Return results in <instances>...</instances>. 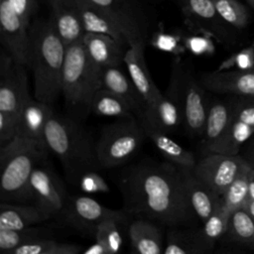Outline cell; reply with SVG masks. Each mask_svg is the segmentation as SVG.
<instances>
[{
  "label": "cell",
  "instance_id": "1",
  "mask_svg": "<svg viewBox=\"0 0 254 254\" xmlns=\"http://www.w3.org/2000/svg\"><path fill=\"white\" fill-rule=\"evenodd\" d=\"M118 187L129 215L169 227H191L198 220L189 202L182 171L170 162L131 166L120 174Z\"/></svg>",
  "mask_w": 254,
  "mask_h": 254
},
{
  "label": "cell",
  "instance_id": "2",
  "mask_svg": "<svg viewBox=\"0 0 254 254\" xmlns=\"http://www.w3.org/2000/svg\"><path fill=\"white\" fill-rule=\"evenodd\" d=\"M65 46L52 19H38L29 28V64L34 74V97L52 105L62 92Z\"/></svg>",
  "mask_w": 254,
  "mask_h": 254
},
{
  "label": "cell",
  "instance_id": "3",
  "mask_svg": "<svg viewBox=\"0 0 254 254\" xmlns=\"http://www.w3.org/2000/svg\"><path fill=\"white\" fill-rule=\"evenodd\" d=\"M45 139L49 151L62 163L70 184L78 185L83 174L101 169L97 158V141L72 117L54 112L47 122Z\"/></svg>",
  "mask_w": 254,
  "mask_h": 254
},
{
  "label": "cell",
  "instance_id": "4",
  "mask_svg": "<svg viewBox=\"0 0 254 254\" xmlns=\"http://www.w3.org/2000/svg\"><path fill=\"white\" fill-rule=\"evenodd\" d=\"M49 150L16 136L0 147V198L2 201L33 200L31 176L47 158Z\"/></svg>",
  "mask_w": 254,
  "mask_h": 254
},
{
  "label": "cell",
  "instance_id": "5",
  "mask_svg": "<svg viewBox=\"0 0 254 254\" xmlns=\"http://www.w3.org/2000/svg\"><path fill=\"white\" fill-rule=\"evenodd\" d=\"M101 88V68L89 58L82 39L65 47L62 93L68 116L81 122L90 113L94 93Z\"/></svg>",
  "mask_w": 254,
  "mask_h": 254
},
{
  "label": "cell",
  "instance_id": "6",
  "mask_svg": "<svg viewBox=\"0 0 254 254\" xmlns=\"http://www.w3.org/2000/svg\"><path fill=\"white\" fill-rule=\"evenodd\" d=\"M145 131L133 116L102 128L97 140V158L101 169L117 167L129 161L140 149Z\"/></svg>",
  "mask_w": 254,
  "mask_h": 254
},
{
  "label": "cell",
  "instance_id": "7",
  "mask_svg": "<svg viewBox=\"0 0 254 254\" xmlns=\"http://www.w3.org/2000/svg\"><path fill=\"white\" fill-rule=\"evenodd\" d=\"M185 63L180 57L172 63L171 76L165 93L154 103L147 105L139 116L144 128L172 133L183 124L182 93Z\"/></svg>",
  "mask_w": 254,
  "mask_h": 254
},
{
  "label": "cell",
  "instance_id": "8",
  "mask_svg": "<svg viewBox=\"0 0 254 254\" xmlns=\"http://www.w3.org/2000/svg\"><path fill=\"white\" fill-rule=\"evenodd\" d=\"M250 163L237 156L207 153L192 169L195 176L220 196L243 172L251 169Z\"/></svg>",
  "mask_w": 254,
  "mask_h": 254
},
{
  "label": "cell",
  "instance_id": "9",
  "mask_svg": "<svg viewBox=\"0 0 254 254\" xmlns=\"http://www.w3.org/2000/svg\"><path fill=\"white\" fill-rule=\"evenodd\" d=\"M108 15L123 32L128 47L146 43L149 33V19L135 0H86Z\"/></svg>",
  "mask_w": 254,
  "mask_h": 254
},
{
  "label": "cell",
  "instance_id": "10",
  "mask_svg": "<svg viewBox=\"0 0 254 254\" xmlns=\"http://www.w3.org/2000/svg\"><path fill=\"white\" fill-rule=\"evenodd\" d=\"M26 65L16 62L4 49L0 55V111L19 115L28 90Z\"/></svg>",
  "mask_w": 254,
  "mask_h": 254
},
{
  "label": "cell",
  "instance_id": "11",
  "mask_svg": "<svg viewBox=\"0 0 254 254\" xmlns=\"http://www.w3.org/2000/svg\"><path fill=\"white\" fill-rule=\"evenodd\" d=\"M31 188L34 204L46 220L64 214L68 197L64 186L50 168L42 164L35 168L31 176Z\"/></svg>",
  "mask_w": 254,
  "mask_h": 254
},
{
  "label": "cell",
  "instance_id": "12",
  "mask_svg": "<svg viewBox=\"0 0 254 254\" xmlns=\"http://www.w3.org/2000/svg\"><path fill=\"white\" fill-rule=\"evenodd\" d=\"M63 216L71 226L94 233L102 221L114 219L119 223H127L130 215L124 209H111L89 196L77 195L68 197Z\"/></svg>",
  "mask_w": 254,
  "mask_h": 254
},
{
  "label": "cell",
  "instance_id": "13",
  "mask_svg": "<svg viewBox=\"0 0 254 254\" xmlns=\"http://www.w3.org/2000/svg\"><path fill=\"white\" fill-rule=\"evenodd\" d=\"M203 86L185 64L182 110L183 124L190 136H202L208 111Z\"/></svg>",
  "mask_w": 254,
  "mask_h": 254
},
{
  "label": "cell",
  "instance_id": "14",
  "mask_svg": "<svg viewBox=\"0 0 254 254\" xmlns=\"http://www.w3.org/2000/svg\"><path fill=\"white\" fill-rule=\"evenodd\" d=\"M254 134V100L233 104L232 114L222 138L207 153L237 155L240 147Z\"/></svg>",
  "mask_w": 254,
  "mask_h": 254
},
{
  "label": "cell",
  "instance_id": "15",
  "mask_svg": "<svg viewBox=\"0 0 254 254\" xmlns=\"http://www.w3.org/2000/svg\"><path fill=\"white\" fill-rule=\"evenodd\" d=\"M29 28L11 9L7 0H0V39L3 49L26 66L29 64Z\"/></svg>",
  "mask_w": 254,
  "mask_h": 254
},
{
  "label": "cell",
  "instance_id": "16",
  "mask_svg": "<svg viewBox=\"0 0 254 254\" xmlns=\"http://www.w3.org/2000/svg\"><path fill=\"white\" fill-rule=\"evenodd\" d=\"M53 113L52 105L30 95L20 109L16 136L33 141L48 149L45 139V128Z\"/></svg>",
  "mask_w": 254,
  "mask_h": 254
},
{
  "label": "cell",
  "instance_id": "17",
  "mask_svg": "<svg viewBox=\"0 0 254 254\" xmlns=\"http://www.w3.org/2000/svg\"><path fill=\"white\" fill-rule=\"evenodd\" d=\"M145 44L137 43L127 47L124 55V64H126L129 77L142 96L146 107L157 101L163 93L155 84L148 69L144 54Z\"/></svg>",
  "mask_w": 254,
  "mask_h": 254
},
{
  "label": "cell",
  "instance_id": "18",
  "mask_svg": "<svg viewBox=\"0 0 254 254\" xmlns=\"http://www.w3.org/2000/svg\"><path fill=\"white\" fill-rule=\"evenodd\" d=\"M200 83L205 89L213 92L254 98V67L204 73Z\"/></svg>",
  "mask_w": 254,
  "mask_h": 254
},
{
  "label": "cell",
  "instance_id": "19",
  "mask_svg": "<svg viewBox=\"0 0 254 254\" xmlns=\"http://www.w3.org/2000/svg\"><path fill=\"white\" fill-rule=\"evenodd\" d=\"M48 2L52 11L51 19L64 46L81 40L85 31L77 0H48Z\"/></svg>",
  "mask_w": 254,
  "mask_h": 254
},
{
  "label": "cell",
  "instance_id": "20",
  "mask_svg": "<svg viewBox=\"0 0 254 254\" xmlns=\"http://www.w3.org/2000/svg\"><path fill=\"white\" fill-rule=\"evenodd\" d=\"M189 202L202 223L221 205V196L199 180L192 170H182Z\"/></svg>",
  "mask_w": 254,
  "mask_h": 254
},
{
  "label": "cell",
  "instance_id": "21",
  "mask_svg": "<svg viewBox=\"0 0 254 254\" xmlns=\"http://www.w3.org/2000/svg\"><path fill=\"white\" fill-rule=\"evenodd\" d=\"M83 44L90 60L100 68L120 66L124 64L126 47L114 38L96 33H84Z\"/></svg>",
  "mask_w": 254,
  "mask_h": 254
},
{
  "label": "cell",
  "instance_id": "22",
  "mask_svg": "<svg viewBox=\"0 0 254 254\" xmlns=\"http://www.w3.org/2000/svg\"><path fill=\"white\" fill-rule=\"evenodd\" d=\"M101 87L123 98L138 117L142 114L145 102L131 78L126 76L119 66L101 68Z\"/></svg>",
  "mask_w": 254,
  "mask_h": 254
},
{
  "label": "cell",
  "instance_id": "23",
  "mask_svg": "<svg viewBox=\"0 0 254 254\" xmlns=\"http://www.w3.org/2000/svg\"><path fill=\"white\" fill-rule=\"evenodd\" d=\"M131 249L140 254H160L163 250L161 229L156 222L138 217L128 227Z\"/></svg>",
  "mask_w": 254,
  "mask_h": 254
},
{
  "label": "cell",
  "instance_id": "24",
  "mask_svg": "<svg viewBox=\"0 0 254 254\" xmlns=\"http://www.w3.org/2000/svg\"><path fill=\"white\" fill-rule=\"evenodd\" d=\"M190 27L196 28L206 34L214 35L219 25L214 0H177Z\"/></svg>",
  "mask_w": 254,
  "mask_h": 254
},
{
  "label": "cell",
  "instance_id": "25",
  "mask_svg": "<svg viewBox=\"0 0 254 254\" xmlns=\"http://www.w3.org/2000/svg\"><path fill=\"white\" fill-rule=\"evenodd\" d=\"M77 4L85 33L108 35L128 47V43L123 32L108 15L86 0H77Z\"/></svg>",
  "mask_w": 254,
  "mask_h": 254
},
{
  "label": "cell",
  "instance_id": "26",
  "mask_svg": "<svg viewBox=\"0 0 254 254\" xmlns=\"http://www.w3.org/2000/svg\"><path fill=\"white\" fill-rule=\"evenodd\" d=\"M145 134L149 137L163 157L182 170H192L196 164L193 154L174 141L167 133L150 128H144Z\"/></svg>",
  "mask_w": 254,
  "mask_h": 254
},
{
  "label": "cell",
  "instance_id": "27",
  "mask_svg": "<svg viewBox=\"0 0 254 254\" xmlns=\"http://www.w3.org/2000/svg\"><path fill=\"white\" fill-rule=\"evenodd\" d=\"M165 254H200L208 252L204 245L199 228L194 226L170 227L167 233Z\"/></svg>",
  "mask_w": 254,
  "mask_h": 254
},
{
  "label": "cell",
  "instance_id": "28",
  "mask_svg": "<svg viewBox=\"0 0 254 254\" xmlns=\"http://www.w3.org/2000/svg\"><path fill=\"white\" fill-rule=\"evenodd\" d=\"M43 221L46 218L35 204L3 201L0 205V229H23Z\"/></svg>",
  "mask_w": 254,
  "mask_h": 254
},
{
  "label": "cell",
  "instance_id": "29",
  "mask_svg": "<svg viewBox=\"0 0 254 254\" xmlns=\"http://www.w3.org/2000/svg\"><path fill=\"white\" fill-rule=\"evenodd\" d=\"M233 104L215 101L208 105L204 126L203 147L205 152L215 145L224 135L232 114Z\"/></svg>",
  "mask_w": 254,
  "mask_h": 254
},
{
  "label": "cell",
  "instance_id": "30",
  "mask_svg": "<svg viewBox=\"0 0 254 254\" xmlns=\"http://www.w3.org/2000/svg\"><path fill=\"white\" fill-rule=\"evenodd\" d=\"M90 112L99 116L126 118L131 117L134 111L123 98L101 87L92 97Z\"/></svg>",
  "mask_w": 254,
  "mask_h": 254
},
{
  "label": "cell",
  "instance_id": "31",
  "mask_svg": "<svg viewBox=\"0 0 254 254\" xmlns=\"http://www.w3.org/2000/svg\"><path fill=\"white\" fill-rule=\"evenodd\" d=\"M225 234L229 240L254 249V219L244 208L231 212Z\"/></svg>",
  "mask_w": 254,
  "mask_h": 254
},
{
  "label": "cell",
  "instance_id": "32",
  "mask_svg": "<svg viewBox=\"0 0 254 254\" xmlns=\"http://www.w3.org/2000/svg\"><path fill=\"white\" fill-rule=\"evenodd\" d=\"M49 229L26 227L23 229H0V251L9 253L19 246L36 241L42 238H48Z\"/></svg>",
  "mask_w": 254,
  "mask_h": 254
},
{
  "label": "cell",
  "instance_id": "33",
  "mask_svg": "<svg viewBox=\"0 0 254 254\" xmlns=\"http://www.w3.org/2000/svg\"><path fill=\"white\" fill-rule=\"evenodd\" d=\"M80 251L81 247L78 244L42 238L19 246L11 254H78Z\"/></svg>",
  "mask_w": 254,
  "mask_h": 254
},
{
  "label": "cell",
  "instance_id": "34",
  "mask_svg": "<svg viewBox=\"0 0 254 254\" xmlns=\"http://www.w3.org/2000/svg\"><path fill=\"white\" fill-rule=\"evenodd\" d=\"M230 214V212H228L222 205H220L216 211H214L202 223V227L199 228L202 241L208 251L213 248L215 242L219 238L225 235Z\"/></svg>",
  "mask_w": 254,
  "mask_h": 254
},
{
  "label": "cell",
  "instance_id": "35",
  "mask_svg": "<svg viewBox=\"0 0 254 254\" xmlns=\"http://www.w3.org/2000/svg\"><path fill=\"white\" fill-rule=\"evenodd\" d=\"M251 169L239 175L221 195V205L230 213L243 208L248 199L249 172Z\"/></svg>",
  "mask_w": 254,
  "mask_h": 254
},
{
  "label": "cell",
  "instance_id": "36",
  "mask_svg": "<svg viewBox=\"0 0 254 254\" xmlns=\"http://www.w3.org/2000/svg\"><path fill=\"white\" fill-rule=\"evenodd\" d=\"M220 18L227 24L237 28H245L249 22L247 8L237 0H214Z\"/></svg>",
  "mask_w": 254,
  "mask_h": 254
},
{
  "label": "cell",
  "instance_id": "37",
  "mask_svg": "<svg viewBox=\"0 0 254 254\" xmlns=\"http://www.w3.org/2000/svg\"><path fill=\"white\" fill-rule=\"evenodd\" d=\"M119 222L114 219L102 221L95 229V241L101 243L107 254L118 253L122 246V236L118 229Z\"/></svg>",
  "mask_w": 254,
  "mask_h": 254
},
{
  "label": "cell",
  "instance_id": "38",
  "mask_svg": "<svg viewBox=\"0 0 254 254\" xmlns=\"http://www.w3.org/2000/svg\"><path fill=\"white\" fill-rule=\"evenodd\" d=\"M151 45L157 50L173 54L177 57H180L187 51L184 38L177 34L166 33L164 31H158L153 35Z\"/></svg>",
  "mask_w": 254,
  "mask_h": 254
},
{
  "label": "cell",
  "instance_id": "39",
  "mask_svg": "<svg viewBox=\"0 0 254 254\" xmlns=\"http://www.w3.org/2000/svg\"><path fill=\"white\" fill-rule=\"evenodd\" d=\"M81 190L88 193L108 192L109 187L106 181L96 171H89L82 175L78 182Z\"/></svg>",
  "mask_w": 254,
  "mask_h": 254
},
{
  "label": "cell",
  "instance_id": "40",
  "mask_svg": "<svg viewBox=\"0 0 254 254\" xmlns=\"http://www.w3.org/2000/svg\"><path fill=\"white\" fill-rule=\"evenodd\" d=\"M186 49L194 56L210 55L214 52V46L208 36L192 35L184 38Z\"/></svg>",
  "mask_w": 254,
  "mask_h": 254
},
{
  "label": "cell",
  "instance_id": "41",
  "mask_svg": "<svg viewBox=\"0 0 254 254\" xmlns=\"http://www.w3.org/2000/svg\"><path fill=\"white\" fill-rule=\"evenodd\" d=\"M254 60V46L242 50L241 52L233 55L228 60L224 61L217 70H227L230 67L237 65L239 69H247L254 67L252 65Z\"/></svg>",
  "mask_w": 254,
  "mask_h": 254
},
{
  "label": "cell",
  "instance_id": "42",
  "mask_svg": "<svg viewBox=\"0 0 254 254\" xmlns=\"http://www.w3.org/2000/svg\"><path fill=\"white\" fill-rule=\"evenodd\" d=\"M11 9L30 27L31 19L38 11V3L36 0H7Z\"/></svg>",
  "mask_w": 254,
  "mask_h": 254
},
{
  "label": "cell",
  "instance_id": "43",
  "mask_svg": "<svg viewBox=\"0 0 254 254\" xmlns=\"http://www.w3.org/2000/svg\"><path fill=\"white\" fill-rule=\"evenodd\" d=\"M18 116L0 111V147L17 135Z\"/></svg>",
  "mask_w": 254,
  "mask_h": 254
},
{
  "label": "cell",
  "instance_id": "44",
  "mask_svg": "<svg viewBox=\"0 0 254 254\" xmlns=\"http://www.w3.org/2000/svg\"><path fill=\"white\" fill-rule=\"evenodd\" d=\"M83 253L84 254H107L106 249L104 248V246L101 243L97 242V241H95V243H93Z\"/></svg>",
  "mask_w": 254,
  "mask_h": 254
},
{
  "label": "cell",
  "instance_id": "45",
  "mask_svg": "<svg viewBox=\"0 0 254 254\" xmlns=\"http://www.w3.org/2000/svg\"><path fill=\"white\" fill-rule=\"evenodd\" d=\"M248 199H254V168L252 167L249 172V187H248Z\"/></svg>",
  "mask_w": 254,
  "mask_h": 254
},
{
  "label": "cell",
  "instance_id": "46",
  "mask_svg": "<svg viewBox=\"0 0 254 254\" xmlns=\"http://www.w3.org/2000/svg\"><path fill=\"white\" fill-rule=\"evenodd\" d=\"M254 219V199H247L244 207H243Z\"/></svg>",
  "mask_w": 254,
  "mask_h": 254
},
{
  "label": "cell",
  "instance_id": "47",
  "mask_svg": "<svg viewBox=\"0 0 254 254\" xmlns=\"http://www.w3.org/2000/svg\"><path fill=\"white\" fill-rule=\"evenodd\" d=\"M246 1L251 6V8L254 10V0H246Z\"/></svg>",
  "mask_w": 254,
  "mask_h": 254
},
{
  "label": "cell",
  "instance_id": "48",
  "mask_svg": "<svg viewBox=\"0 0 254 254\" xmlns=\"http://www.w3.org/2000/svg\"><path fill=\"white\" fill-rule=\"evenodd\" d=\"M250 163V165L254 168V151H253V153H252V157H251V161L249 162Z\"/></svg>",
  "mask_w": 254,
  "mask_h": 254
}]
</instances>
